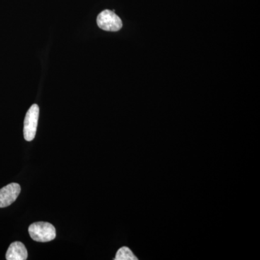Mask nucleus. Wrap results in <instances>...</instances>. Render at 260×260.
Instances as JSON below:
<instances>
[{"instance_id": "obj_1", "label": "nucleus", "mask_w": 260, "mask_h": 260, "mask_svg": "<svg viewBox=\"0 0 260 260\" xmlns=\"http://www.w3.org/2000/svg\"><path fill=\"white\" fill-rule=\"evenodd\" d=\"M29 234L32 240L39 242H47L56 238V229L54 225L47 222H37L29 226Z\"/></svg>"}, {"instance_id": "obj_2", "label": "nucleus", "mask_w": 260, "mask_h": 260, "mask_svg": "<svg viewBox=\"0 0 260 260\" xmlns=\"http://www.w3.org/2000/svg\"><path fill=\"white\" fill-rule=\"evenodd\" d=\"M98 26L106 31L116 32L122 28V22L117 15L112 10L102 11L97 18Z\"/></svg>"}, {"instance_id": "obj_3", "label": "nucleus", "mask_w": 260, "mask_h": 260, "mask_svg": "<svg viewBox=\"0 0 260 260\" xmlns=\"http://www.w3.org/2000/svg\"><path fill=\"white\" fill-rule=\"evenodd\" d=\"M39 117V106L37 104H34L28 109L24 120V138L26 141H32L35 138Z\"/></svg>"}, {"instance_id": "obj_4", "label": "nucleus", "mask_w": 260, "mask_h": 260, "mask_svg": "<svg viewBox=\"0 0 260 260\" xmlns=\"http://www.w3.org/2000/svg\"><path fill=\"white\" fill-rule=\"evenodd\" d=\"M20 186L17 183H11L0 189V208H6L13 204L20 194Z\"/></svg>"}, {"instance_id": "obj_5", "label": "nucleus", "mask_w": 260, "mask_h": 260, "mask_svg": "<svg viewBox=\"0 0 260 260\" xmlns=\"http://www.w3.org/2000/svg\"><path fill=\"white\" fill-rule=\"evenodd\" d=\"M28 258V251L22 242H15L10 244L6 253V259L25 260Z\"/></svg>"}, {"instance_id": "obj_6", "label": "nucleus", "mask_w": 260, "mask_h": 260, "mask_svg": "<svg viewBox=\"0 0 260 260\" xmlns=\"http://www.w3.org/2000/svg\"><path fill=\"white\" fill-rule=\"evenodd\" d=\"M115 260H137L138 258L135 254H133V251L129 248L126 246H123L120 248L119 250L116 252Z\"/></svg>"}]
</instances>
